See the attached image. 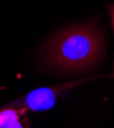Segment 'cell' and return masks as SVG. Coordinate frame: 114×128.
Instances as JSON below:
<instances>
[{"instance_id": "7a4b0ae2", "label": "cell", "mask_w": 114, "mask_h": 128, "mask_svg": "<svg viewBox=\"0 0 114 128\" xmlns=\"http://www.w3.org/2000/svg\"><path fill=\"white\" fill-rule=\"evenodd\" d=\"M88 79H83L79 81H74L71 83L59 85L55 87H41L37 88L33 91L29 92L26 96L20 98L16 102V106H23L34 112L47 111L51 109L56 104V100L58 94L66 89H70L73 86L85 82Z\"/></svg>"}, {"instance_id": "6da1fadb", "label": "cell", "mask_w": 114, "mask_h": 128, "mask_svg": "<svg viewBox=\"0 0 114 128\" xmlns=\"http://www.w3.org/2000/svg\"><path fill=\"white\" fill-rule=\"evenodd\" d=\"M104 37L95 24L73 26L51 38L43 56L49 66L66 72H79L94 67L104 51Z\"/></svg>"}, {"instance_id": "277c9868", "label": "cell", "mask_w": 114, "mask_h": 128, "mask_svg": "<svg viewBox=\"0 0 114 128\" xmlns=\"http://www.w3.org/2000/svg\"><path fill=\"white\" fill-rule=\"evenodd\" d=\"M109 12H110V18H111L112 27H113V30H114V4H111V5H110Z\"/></svg>"}, {"instance_id": "3957f363", "label": "cell", "mask_w": 114, "mask_h": 128, "mask_svg": "<svg viewBox=\"0 0 114 128\" xmlns=\"http://www.w3.org/2000/svg\"><path fill=\"white\" fill-rule=\"evenodd\" d=\"M23 110H18L16 106H7L0 109V128H24L21 123Z\"/></svg>"}]
</instances>
